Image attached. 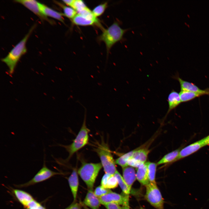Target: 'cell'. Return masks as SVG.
Wrapping results in <instances>:
<instances>
[{"mask_svg":"<svg viewBox=\"0 0 209 209\" xmlns=\"http://www.w3.org/2000/svg\"><path fill=\"white\" fill-rule=\"evenodd\" d=\"M120 23L118 21L114 22L107 28L103 30L99 37L100 41L105 43L108 54L115 44L123 39L124 34L130 29L122 28Z\"/></svg>","mask_w":209,"mask_h":209,"instance_id":"obj_1","label":"cell"},{"mask_svg":"<svg viewBox=\"0 0 209 209\" xmlns=\"http://www.w3.org/2000/svg\"><path fill=\"white\" fill-rule=\"evenodd\" d=\"M36 25L32 26L28 33L10 51L7 55L1 60L5 63L9 69V72L12 74L16 65L21 57L26 52V45L27 40L35 28Z\"/></svg>","mask_w":209,"mask_h":209,"instance_id":"obj_2","label":"cell"},{"mask_svg":"<svg viewBox=\"0 0 209 209\" xmlns=\"http://www.w3.org/2000/svg\"><path fill=\"white\" fill-rule=\"evenodd\" d=\"M102 167L101 163H84L78 170V174L89 189H93L96 178Z\"/></svg>","mask_w":209,"mask_h":209,"instance_id":"obj_3","label":"cell"},{"mask_svg":"<svg viewBox=\"0 0 209 209\" xmlns=\"http://www.w3.org/2000/svg\"><path fill=\"white\" fill-rule=\"evenodd\" d=\"M85 114L84 121L78 133L72 143L68 145H62L66 150L69 155L66 161H68L73 155L80 149L89 142V133L90 130L86 125V116Z\"/></svg>","mask_w":209,"mask_h":209,"instance_id":"obj_4","label":"cell"},{"mask_svg":"<svg viewBox=\"0 0 209 209\" xmlns=\"http://www.w3.org/2000/svg\"><path fill=\"white\" fill-rule=\"evenodd\" d=\"M95 151L100 158L105 173L114 175L117 171L116 163L107 145L103 142L95 149Z\"/></svg>","mask_w":209,"mask_h":209,"instance_id":"obj_5","label":"cell"},{"mask_svg":"<svg viewBox=\"0 0 209 209\" xmlns=\"http://www.w3.org/2000/svg\"><path fill=\"white\" fill-rule=\"evenodd\" d=\"M146 187V199L156 209H164V199L156 183L150 182Z\"/></svg>","mask_w":209,"mask_h":209,"instance_id":"obj_6","label":"cell"},{"mask_svg":"<svg viewBox=\"0 0 209 209\" xmlns=\"http://www.w3.org/2000/svg\"><path fill=\"white\" fill-rule=\"evenodd\" d=\"M99 198L101 204L104 205L111 203L122 206L129 205V195L124 193L121 195L111 191Z\"/></svg>","mask_w":209,"mask_h":209,"instance_id":"obj_7","label":"cell"},{"mask_svg":"<svg viewBox=\"0 0 209 209\" xmlns=\"http://www.w3.org/2000/svg\"><path fill=\"white\" fill-rule=\"evenodd\" d=\"M58 172L52 171L46 166L44 159L42 167L30 181L24 185L28 186L40 182L47 179L56 175L60 174Z\"/></svg>","mask_w":209,"mask_h":209,"instance_id":"obj_8","label":"cell"},{"mask_svg":"<svg viewBox=\"0 0 209 209\" xmlns=\"http://www.w3.org/2000/svg\"><path fill=\"white\" fill-rule=\"evenodd\" d=\"M14 1L23 5L42 20H46L51 24H54L53 21L49 19L42 12L39 7V2L34 0H17Z\"/></svg>","mask_w":209,"mask_h":209,"instance_id":"obj_9","label":"cell"},{"mask_svg":"<svg viewBox=\"0 0 209 209\" xmlns=\"http://www.w3.org/2000/svg\"><path fill=\"white\" fill-rule=\"evenodd\" d=\"M204 146L202 139L182 148L174 163L191 155Z\"/></svg>","mask_w":209,"mask_h":209,"instance_id":"obj_10","label":"cell"},{"mask_svg":"<svg viewBox=\"0 0 209 209\" xmlns=\"http://www.w3.org/2000/svg\"><path fill=\"white\" fill-rule=\"evenodd\" d=\"M174 78L179 81L180 85L181 91L202 93L209 95V88L204 90L201 89L194 84L183 80L178 75L174 76Z\"/></svg>","mask_w":209,"mask_h":209,"instance_id":"obj_11","label":"cell"},{"mask_svg":"<svg viewBox=\"0 0 209 209\" xmlns=\"http://www.w3.org/2000/svg\"><path fill=\"white\" fill-rule=\"evenodd\" d=\"M83 204L92 209H99L101 203L99 198L92 189H89L83 201Z\"/></svg>","mask_w":209,"mask_h":209,"instance_id":"obj_12","label":"cell"},{"mask_svg":"<svg viewBox=\"0 0 209 209\" xmlns=\"http://www.w3.org/2000/svg\"><path fill=\"white\" fill-rule=\"evenodd\" d=\"M40 9L45 16L55 19L64 24L63 13L57 11L46 5L39 2Z\"/></svg>","mask_w":209,"mask_h":209,"instance_id":"obj_13","label":"cell"},{"mask_svg":"<svg viewBox=\"0 0 209 209\" xmlns=\"http://www.w3.org/2000/svg\"><path fill=\"white\" fill-rule=\"evenodd\" d=\"M123 177L130 191L132 185L136 179V173L133 167L127 166L122 168Z\"/></svg>","mask_w":209,"mask_h":209,"instance_id":"obj_14","label":"cell"},{"mask_svg":"<svg viewBox=\"0 0 209 209\" xmlns=\"http://www.w3.org/2000/svg\"><path fill=\"white\" fill-rule=\"evenodd\" d=\"M167 101L168 108L165 117L172 110L175 109L181 103L179 93L174 90L169 94Z\"/></svg>","mask_w":209,"mask_h":209,"instance_id":"obj_15","label":"cell"},{"mask_svg":"<svg viewBox=\"0 0 209 209\" xmlns=\"http://www.w3.org/2000/svg\"><path fill=\"white\" fill-rule=\"evenodd\" d=\"M69 183L71 189L73 201L76 199L79 186V180L78 173L76 169L74 168L68 179Z\"/></svg>","mask_w":209,"mask_h":209,"instance_id":"obj_16","label":"cell"},{"mask_svg":"<svg viewBox=\"0 0 209 209\" xmlns=\"http://www.w3.org/2000/svg\"><path fill=\"white\" fill-rule=\"evenodd\" d=\"M136 177L138 181L143 185L146 186L149 183L147 168L145 163L137 168Z\"/></svg>","mask_w":209,"mask_h":209,"instance_id":"obj_17","label":"cell"},{"mask_svg":"<svg viewBox=\"0 0 209 209\" xmlns=\"http://www.w3.org/2000/svg\"><path fill=\"white\" fill-rule=\"evenodd\" d=\"M118 185L117 180L114 175L105 173L102 178L101 185L105 188L110 189L115 188Z\"/></svg>","mask_w":209,"mask_h":209,"instance_id":"obj_18","label":"cell"},{"mask_svg":"<svg viewBox=\"0 0 209 209\" xmlns=\"http://www.w3.org/2000/svg\"><path fill=\"white\" fill-rule=\"evenodd\" d=\"M71 20L74 24L79 26H92L98 23V21L91 19L78 14Z\"/></svg>","mask_w":209,"mask_h":209,"instance_id":"obj_19","label":"cell"},{"mask_svg":"<svg viewBox=\"0 0 209 209\" xmlns=\"http://www.w3.org/2000/svg\"><path fill=\"white\" fill-rule=\"evenodd\" d=\"M14 192L19 201L26 207L30 202L34 200L30 194L25 192L17 189L14 190Z\"/></svg>","mask_w":209,"mask_h":209,"instance_id":"obj_20","label":"cell"},{"mask_svg":"<svg viewBox=\"0 0 209 209\" xmlns=\"http://www.w3.org/2000/svg\"><path fill=\"white\" fill-rule=\"evenodd\" d=\"M181 102L191 100L201 96L206 95L204 93L181 91L179 93Z\"/></svg>","mask_w":209,"mask_h":209,"instance_id":"obj_21","label":"cell"},{"mask_svg":"<svg viewBox=\"0 0 209 209\" xmlns=\"http://www.w3.org/2000/svg\"><path fill=\"white\" fill-rule=\"evenodd\" d=\"M182 148H180L170 152L165 155L157 163V165L174 163L179 153Z\"/></svg>","mask_w":209,"mask_h":209,"instance_id":"obj_22","label":"cell"},{"mask_svg":"<svg viewBox=\"0 0 209 209\" xmlns=\"http://www.w3.org/2000/svg\"><path fill=\"white\" fill-rule=\"evenodd\" d=\"M149 151L146 148H141L134 150L132 158L145 163Z\"/></svg>","mask_w":209,"mask_h":209,"instance_id":"obj_23","label":"cell"},{"mask_svg":"<svg viewBox=\"0 0 209 209\" xmlns=\"http://www.w3.org/2000/svg\"><path fill=\"white\" fill-rule=\"evenodd\" d=\"M145 164L147 166L148 177L150 182L156 183L155 180L156 173L157 164L153 162H147Z\"/></svg>","mask_w":209,"mask_h":209,"instance_id":"obj_24","label":"cell"},{"mask_svg":"<svg viewBox=\"0 0 209 209\" xmlns=\"http://www.w3.org/2000/svg\"><path fill=\"white\" fill-rule=\"evenodd\" d=\"M63 9L64 16L72 20L77 14L76 11L72 8L65 6L57 1L55 2Z\"/></svg>","mask_w":209,"mask_h":209,"instance_id":"obj_25","label":"cell"},{"mask_svg":"<svg viewBox=\"0 0 209 209\" xmlns=\"http://www.w3.org/2000/svg\"><path fill=\"white\" fill-rule=\"evenodd\" d=\"M114 175L116 178L118 184L123 193L129 195L130 193V191L129 190L128 187L123 177L122 176L117 170L116 171Z\"/></svg>","mask_w":209,"mask_h":209,"instance_id":"obj_26","label":"cell"},{"mask_svg":"<svg viewBox=\"0 0 209 209\" xmlns=\"http://www.w3.org/2000/svg\"><path fill=\"white\" fill-rule=\"evenodd\" d=\"M134 150L123 154L115 161L116 164L121 166L122 168L128 166L127 161L133 154Z\"/></svg>","mask_w":209,"mask_h":209,"instance_id":"obj_27","label":"cell"},{"mask_svg":"<svg viewBox=\"0 0 209 209\" xmlns=\"http://www.w3.org/2000/svg\"><path fill=\"white\" fill-rule=\"evenodd\" d=\"M108 5L107 2L100 4L95 7L92 11L94 16L97 18L101 15L104 12Z\"/></svg>","mask_w":209,"mask_h":209,"instance_id":"obj_28","label":"cell"},{"mask_svg":"<svg viewBox=\"0 0 209 209\" xmlns=\"http://www.w3.org/2000/svg\"><path fill=\"white\" fill-rule=\"evenodd\" d=\"M87 6L84 1L80 0H74L71 8L74 9L77 13Z\"/></svg>","mask_w":209,"mask_h":209,"instance_id":"obj_29","label":"cell"},{"mask_svg":"<svg viewBox=\"0 0 209 209\" xmlns=\"http://www.w3.org/2000/svg\"><path fill=\"white\" fill-rule=\"evenodd\" d=\"M111 191L110 189L105 188L100 185L96 188L94 192L95 195L99 198Z\"/></svg>","mask_w":209,"mask_h":209,"instance_id":"obj_30","label":"cell"},{"mask_svg":"<svg viewBox=\"0 0 209 209\" xmlns=\"http://www.w3.org/2000/svg\"><path fill=\"white\" fill-rule=\"evenodd\" d=\"M142 164L143 163L131 157L129 158L127 161V164L128 166H129L132 167L137 168Z\"/></svg>","mask_w":209,"mask_h":209,"instance_id":"obj_31","label":"cell"},{"mask_svg":"<svg viewBox=\"0 0 209 209\" xmlns=\"http://www.w3.org/2000/svg\"><path fill=\"white\" fill-rule=\"evenodd\" d=\"M104 206L107 209H121L120 205L115 203H109Z\"/></svg>","mask_w":209,"mask_h":209,"instance_id":"obj_32","label":"cell"},{"mask_svg":"<svg viewBox=\"0 0 209 209\" xmlns=\"http://www.w3.org/2000/svg\"><path fill=\"white\" fill-rule=\"evenodd\" d=\"M65 209H81V205L78 203H75Z\"/></svg>","mask_w":209,"mask_h":209,"instance_id":"obj_33","label":"cell"},{"mask_svg":"<svg viewBox=\"0 0 209 209\" xmlns=\"http://www.w3.org/2000/svg\"><path fill=\"white\" fill-rule=\"evenodd\" d=\"M74 0H62V1L69 6L71 7Z\"/></svg>","mask_w":209,"mask_h":209,"instance_id":"obj_34","label":"cell"},{"mask_svg":"<svg viewBox=\"0 0 209 209\" xmlns=\"http://www.w3.org/2000/svg\"><path fill=\"white\" fill-rule=\"evenodd\" d=\"M202 139L205 146L209 145V135Z\"/></svg>","mask_w":209,"mask_h":209,"instance_id":"obj_35","label":"cell"},{"mask_svg":"<svg viewBox=\"0 0 209 209\" xmlns=\"http://www.w3.org/2000/svg\"><path fill=\"white\" fill-rule=\"evenodd\" d=\"M30 209H45L40 204L36 207Z\"/></svg>","mask_w":209,"mask_h":209,"instance_id":"obj_36","label":"cell"},{"mask_svg":"<svg viewBox=\"0 0 209 209\" xmlns=\"http://www.w3.org/2000/svg\"><path fill=\"white\" fill-rule=\"evenodd\" d=\"M121 209H130L129 205L122 206Z\"/></svg>","mask_w":209,"mask_h":209,"instance_id":"obj_37","label":"cell"},{"mask_svg":"<svg viewBox=\"0 0 209 209\" xmlns=\"http://www.w3.org/2000/svg\"><path fill=\"white\" fill-rule=\"evenodd\" d=\"M83 207H84L85 209H90L88 207H87V206H86L84 205V204L83 205Z\"/></svg>","mask_w":209,"mask_h":209,"instance_id":"obj_38","label":"cell"},{"mask_svg":"<svg viewBox=\"0 0 209 209\" xmlns=\"http://www.w3.org/2000/svg\"><path fill=\"white\" fill-rule=\"evenodd\" d=\"M136 209H145L143 207H142L141 206V207H140Z\"/></svg>","mask_w":209,"mask_h":209,"instance_id":"obj_39","label":"cell"},{"mask_svg":"<svg viewBox=\"0 0 209 209\" xmlns=\"http://www.w3.org/2000/svg\"><path fill=\"white\" fill-rule=\"evenodd\" d=\"M189 17H190L188 15H187Z\"/></svg>","mask_w":209,"mask_h":209,"instance_id":"obj_40","label":"cell"},{"mask_svg":"<svg viewBox=\"0 0 209 209\" xmlns=\"http://www.w3.org/2000/svg\"><path fill=\"white\" fill-rule=\"evenodd\" d=\"M188 26V27H189V26L188 25H187Z\"/></svg>","mask_w":209,"mask_h":209,"instance_id":"obj_41","label":"cell"},{"mask_svg":"<svg viewBox=\"0 0 209 209\" xmlns=\"http://www.w3.org/2000/svg\"><path fill=\"white\" fill-rule=\"evenodd\" d=\"M185 24H186V23L185 22Z\"/></svg>","mask_w":209,"mask_h":209,"instance_id":"obj_42","label":"cell"},{"mask_svg":"<svg viewBox=\"0 0 209 209\" xmlns=\"http://www.w3.org/2000/svg\"></svg>","mask_w":209,"mask_h":209,"instance_id":"obj_43","label":"cell"}]
</instances>
